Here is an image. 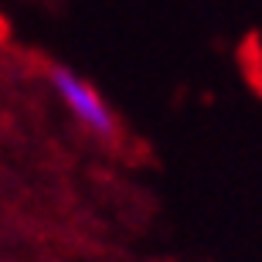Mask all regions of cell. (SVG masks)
<instances>
[{
	"label": "cell",
	"instance_id": "cell-1",
	"mask_svg": "<svg viewBox=\"0 0 262 262\" xmlns=\"http://www.w3.org/2000/svg\"><path fill=\"white\" fill-rule=\"evenodd\" d=\"M51 85H55V92L61 96V102L68 106V113H72L92 136H102V140L116 136V119H113L109 106L99 99V92L89 85L82 75L68 72V68H55V72H51Z\"/></svg>",
	"mask_w": 262,
	"mask_h": 262
}]
</instances>
